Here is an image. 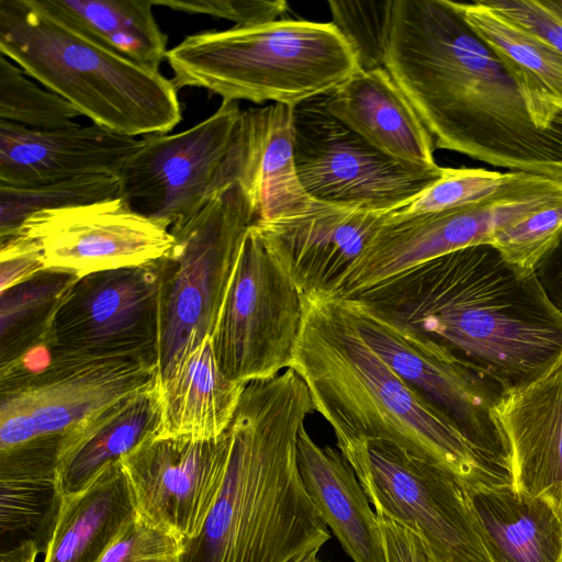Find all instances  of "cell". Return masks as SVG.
<instances>
[{"label":"cell","mask_w":562,"mask_h":562,"mask_svg":"<svg viewBox=\"0 0 562 562\" xmlns=\"http://www.w3.org/2000/svg\"><path fill=\"white\" fill-rule=\"evenodd\" d=\"M157 262L78 278L59 303L46 339L76 357H142L157 362Z\"/></svg>","instance_id":"9a60e30c"},{"label":"cell","mask_w":562,"mask_h":562,"mask_svg":"<svg viewBox=\"0 0 562 562\" xmlns=\"http://www.w3.org/2000/svg\"><path fill=\"white\" fill-rule=\"evenodd\" d=\"M244 384L221 370L206 338L161 383H158L161 419L157 437L207 440L229 427Z\"/></svg>","instance_id":"4316f807"},{"label":"cell","mask_w":562,"mask_h":562,"mask_svg":"<svg viewBox=\"0 0 562 562\" xmlns=\"http://www.w3.org/2000/svg\"><path fill=\"white\" fill-rule=\"evenodd\" d=\"M135 514L121 461H113L85 491L63 497L42 562H98Z\"/></svg>","instance_id":"83f0119b"},{"label":"cell","mask_w":562,"mask_h":562,"mask_svg":"<svg viewBox=\"0 0 562 562\" xmlns=\"http://www.w3.org/2000/svg\"><path fill=\"white\" fill-rule=\"evenodd\" d=\"M234 182L249 198L256 223L285 221L313 209L316 201L304 190L296 170L292 106L273 103L241 112L213 196Z\"/></svg>","instance_id":"ac0fdd59"},{"label":"cell","mask_w":562,"mask_h":562,"mask_svg":"<svg viewBox=\"0 0 562 562\" xmlns=\"http://www.w3.org/2000/svg\"><path fill=\"white\" fill-rule=\"evenodd\" d=\"M496 413L513 452L516 486L562 517V359L530 385L503 395Z\"/></svg>","instance_id":"44dd1931"},{"label":"cell","mask_w":562,"mask_h":562,"mask_svg":"<svg viewBox=\"0 0 562 562\" xmlns=\"http://www.w3.org/2000/svg\"><path fill=\"white\" fill-rule=\"evenodd\" d=\"M303 317L302 293L252 225L211 337L223 373L246 385L289 369Z\"/></svg>","instance_id":"9c48e42d"},{"label":"cell","mask_w":562,"mask_h":562,"mask_svg":"<svg viewBox=\"0 0 562 562\" xmlns=\"http://www.w3.org/2000/svg\"><path fill=\"white\" fill-rule=\"evenodd\" d=\"M536 274L550 300L562 312V229L539 263Z\"/></svg>","instance_id":"60d3db41"},{"label":"cell","mask_w":562,"mask_h":562,"mask_svg":"<svg viewBox=\"0 0 562 562\" xmlns=\"http://www.w3.org/2000/svg\"><path fill=\"white\" fill-rule=\"evenodd\" d=\"M228 430L207 440L147 438L121 464L136 514L183 541L195 538L220 494L229 457Z\"/></svg>","instance_id":"e0dca14e"},{"label":"cell","mask_w":562,"mask_h":562,"mask_svg":"<svg viewBox=\"0 0 562 562\" xmlns=\"http://www.w3.org/2000/svg\"><path fill=\"white\" fill-rule=\"evenodd\" d=\"M256 213L239 183L217 192L189 223L171 232V248L156 260L160 278L158 383L212 337L244 239Z\"/></svg>","instance_id":"52a82bcc"},{"label":"cell","mask_w":562,"mask_h":562,"mask_svg":"<svg viewBox=\"0 0 562 562\" xmlns=\"http://www.w3.org/2000/svg\"><path fill=\"white\" fill-rule=\"evenodd\" d=\"M297 463L308 496L350 559L387 562L378 516L342 454L318 446L304 426L297 438Z\"/></svg>","instance_id":"cb8c5ba5"},{"label":"cell","mask_w":562,"mask_h":562,"mask_svg":"<svg viewBox=\"0 0 562 562\" xmlns=\"http://www.w3.org/2000/svg\"><path fill=\"white\" fill-rule=\"evenodd\" d=\"M376 516L384 538L387 562H437L419 536L381 514Z\"/></svg>","instance_id":"ab89813d"},{"label":"cell","mask_w":562,"mask_h":562,"mask_svg":"<svg viewBox=\"0 0 562 562\" xmlns=\"http://www.w3.org/2000/svg\"><path fill=\"white\" fill-rule=\"evenodd\" d=\"M524 27L547 40L562 53V20L542 0H484Z\"/></svg>","instance_id":"f35d334b"},{"label":"cell","mask_w":562,"mask_h":562,"mask_svg":"<svg viewBox=\"0 0 562 562\" xmlns=\"http://www.w3.org/2000/svg\"><path fill=\"white\" fill-rule=\"evenodd\" d=\"M61 503L55 476L0 477V551L34 543L44 554Z\"/></svg>","instance_id":"4dcf8cb0"},{"label":"cell","mask_w":562,"mask_h":562,"mask_svg":"<svg viewBox=\"0 0 562 562\" xmlns=\"http://www.w3.org/2000/svg\"><path fill=\"white\" fill-rule=\"evenodd\" d=\"M321 548H313L305 552H302L297 557H295L291 562H323L317 553Z\"/></svg>","instance_id":"7bdbcfd3"},{"label":"cell","mask_w":562,"mask_h":562,"mask_svg":"<svg viewBox=\"0 0 562 562\" xmlns=\"http://www.w3.org/2000/svg\"><path fill=\"white\" fill-rule=\"evenodd\" d=\"M12 235L30 245L44 269L78 278L156 261L175 241L121 196L37 212Z\"/></svg>","instance_id":"2e32d148"},{"label":"cell","mask_w":562,"mask_h":562,"mask_svg":"<svg viewBox=\"0 0 562 562\" xmlns=\"http://www.w3.org/2000/svg\"><path fill=\"white\" fill-rule=\"evenodd\" d=\"M88 37L139 65L159 70L168 37L158 25L153 0H40Z\"/></svg>","instance_id":"f1b7e54d"},{"label":"cell","mask_w":562,"mask_h":562,"mask_svg":"<svg viewBox=\"0 0 562 562\" xmlns=\"http://www.w3.org/2000/svg\"><path fill=\"white\" fill-rule=\"evenodd\" d=\"M241 112L237 102L222 101L186 131L143 136L117 175L119 196L170 232L184 226L211 200Z\"/></svg>","instance_id":"5bb4252c"},{"label":"cell","mask_w":562,"mask_h":562,"mask_svg":"<svg viewBox=\"0 0 562 562\" xmlns=\"http://www.w3.org/2000/svg\"><path fill=\"white\" fill-rule=\"evenodd\" d=\"M392 0L328 1L331 23L352 48L358 69L384 68Z\"/></svg>","instance_id":"e575fe53"},{"label":"cell","mask_w":562,"mask_h":562,"mask_svg":"<svg viewBox=\"0 0 562 562\" xmlns=\"http://www.w3.org/2000/svg\"><path fill=\"white\" fill-rule=\"evenodd\" d=\"M0 53L112 132L165 134L182 119L171 79L93 41L40 0H0Z\"/></svg>","instance_id":"5b68a950"},{"label":"cell","mask_w":562,"mask_h":562,"mask_svg":"<svg viewBox=\"0 0 562 562\" xmlns=\"http://www.w3.org/2000/svg\"><path fill=\"white\" fill-rule=\"evenodd\" d=\"M304 317L290 368L346 459L370 440L458 475L465 485L506 486L454 425L363 339L342 297L302 295Z\"/></svg>","instance_id":"277c9868"},{"label":"cell","mask_w":562,"mask_h":562,"mask_svg":"<svg viewBox=\"0 0 562 562\" xmlns=\"http://www.w3.org/2000/svg\"><path fill=\"white\" fill-rule=\"evenodd\" d=\"M183 549L179 536L135 514L98 562H181Z\"/></svg>","instance_id":"8d00e7d4"},{"label":"cell","mask_w":562,"mask_h":562,"mask_svg":"<svg viewBox=\"0 0 562 562\" xmlns=\"http://www.w3.org/2000/svg\"><path fill=\"white\" fill-rule=\"evenodd\" d=\"M542 2L562 20V0H542Z\"/></svg>","instance_id":"ee69618b"},{"label":"cell","mask_w":562,"mask_h":562,"mask_svg":"<svg viewBox=\"0 0 562 562\" xmlns=\"http://www.w3.org/2000/svg\"><path fill=\"white\" fill-rule=\"evenodd\" d=\"M492 562H562V517L544 497L516 485H465Z\"/></svg>","instance_id":"484cf974"},{"label":"cell","mask_w":562,"mask_h":562,"mask_svg":"<svg viewBox=\"0 0 562 562\" xmlns=\"http://www.w3.org/2000/svg\"><path fill=\"white\" fill-rule=\"evenodd\" d=\"M342 300L370 347L454 425L505 485H516L510 443L496 413L507 392L427 337L358 299Z\"/></svg>","instance_id":"ba28073f"},{"label":"cell","mask_w":562,"mask_h":562,"mask_svg":"<svg viewBox=\"0 0 562 562\" xmlns=\"http://www.w3.org/2000/svg\"><path fill=\"white\" fill-rule=\"evenodd\" d=\"M53 352L42 372L0 383V451L60 436L116 401L158 384L157 362L150 359L76 357L54 347Z\"/></svg>","instance_id":"4fadbf2b"},{"label":"cell","mask_w":562,"mask_h":562,"mask_svg":"<svg viewBox=\"0 0 562 562\" xmlns=\"http://www.w3.org/2000/svg\"><path fill=\"white\" fill-rule=\"evenodd\" d=\"M341 123L392 159L436 169L432 138L385 68L357 70L322 95Z\"/></svg>","instance_id":"7402d4cb"},{"label":"cell","mask_w":562,"mask_h":562,"mask_svg":"<svg viewBox=\"0 0 562 562\" xmlns=\"http://www.w3.org/2000/svg\"><path fill=\"white\" fill-rule=\"evenodd\" d=\"M384 68L437 148L562 176V123L541 130L493 49L452 0H392Z\"/></svg>","instance_id":"6da1fadb"},{"label":"cell","mask_w":562,"mask_h":562,"mask_svg":"<svg viewBox=\"0 0 562 562\" xmlns=\"http://www.w3.org/2000/svg\"><path fill=\"white\" fill-rule=\"evenodd\" d=\"M80 112L67 100L27 78L14 63L0 56V120L31 128H60L76 124Z\"/></svg>","instance_id":"d6a6232c"},{"label":"cell","mask_w":562,"mask_h":562,"mask_svg":"<svg viewBox=\"0 0 562 562\" xmlns=\"http://www.w3.org/2000/svg\"><path fill=\"white\" fill-rule=\"evenodd\" d=\"M166 60L177 90L195 87L222 101L289 106L330 92L358 70L331 22L302 20L195 33L170 48Z\"/></svg>","instance_id":"8992f818"},{"label":"cell","mask_w":562,"mask_h":562,"mask_svg":"<svg viewBox=\"0 0 562 562\" xmlns=\"http://www.w3.org/2000/svg\"><path fill=\"white\" fill-rule=\"evenodd\" d=\"M561 205L562 176L527 173L517 184L474 204L417 215L387 213L337 295L351 297L432 258L490 244L503 227Z\"/></svg>","instance_id":"30bf717a"},{"label":"cell","mask_w":562,"mask_h":562,"mask_svg":"<svg viewBox=\"0 0 562 562\" xmlns=\"http://www.w3.org/2000/svg\"><path fill=\"white\" fill-rule=\"evenodd\" d=\"M387 213L315 202L304 215L254 226L300 292L338 294Z\"/></svg>","instance_id":"d6986e66"},{"label":"cell","mask_w":562,"mask_h":562,"mask_svg":"<svg viewBox=\"0 0 562 562\" xmlns=\"http://www.w3.org/2000/svg\"><path fill=\"white\" fill-rule=\"evenodd\" d=\"M160 419L157 384L116 401L65 431L56 470L61 497L85 491L109 463L157 436Z\"/></svg>","instance_id":"603a6c76"},{"label":"cell","mask_w":562,"mask_h":562,"mask_svg":"<svg viewBox=\"0 0 562 562\" xmlns=\"http://www.w3.org/2000/svg\"><path fill=\"white\" fill-rule=\"evenodd\" d=\"M41 554L34 543H25L19 547L0 551V562H36Z\"/></svg>","instance_id":"b9f144b4"},{"label":"cell","mask_w":562,"mask_h":562,"mask_svg":"<svg viewBox=\"0 0 562 562\" xmlns=\"http://www.w3.org/2000/svg\"><path fill=\"white\" fill-rule=\"evenodd\" d=\"M348 299L427 337L506 392L562 359V312L536 272L517 269L490 244L432 258Z\"/></svg>","instance_id":"7a4b0ae2"},{"label":"cell","mask_w":562,"mask_h":562,"mask_svg":"<svg viewBox=\"0 0 562 562\" xmlns=\"http://www.w3.org/2000/svg\"><path fill=\"white\" fill-rule=\"evenodd\" d=\"M296 170L315 201L389 213L437 181L442 168L422 169L384 155L337 120L315 97L292 106Z\"/></svg>","instance_id":"7c38bea8"},{"label":"cell","mask_w":562,"mask_h":562,"mask_svg":"<svg viewBox=\"0 0 562 562\" xmlns=\"http://www.w3.org/2000/svg\"><path fill=\"white\" fill-rule=\"evenodd\" d=\"M314 412L291 368L244 386L227 428L224 481L200 535L181 562H291L330 539L297 463V438Z\"/></svg>","instance_id":"3957f363"},{"label":"cell","mask_w":562,"mask_h":562,"mask_svg":"<svg viewBox=\"0 0 562 562\" xmlns=\"http://www.w3.org/2000/svg\"><path fill=\"white\" fill-rule=\"evenodd\" d=\"M153 3L175 11L229 20L239 27L277 21L289 8L283 0H153Z\"/></svg>","instance_id":"74e56055"},{"label":"cell","mask_w":562,"mask_h":562,"mask_svg":"<svg viewBox=\"0 0 562 562\" xmlns=\"http://www.w3.org/2000/svg\"><path fill=\"white\" fill-rule=\"evenodd\" d=\"M120 180L94 175L35 187L0 186V238L13 234L31 215L116 198Z\"/></svg>","instance_id":"1f68e13d"},{"label":"cell","mask_w":562,"mask_h":562,"mask_svg":"<svg viewBox=\"0 0 562 562\" xmlns=\"http://www.w3.org/2000/svg\"><path fill=\"white\" fill-rule=\"evenodd\" d=\"M562 229V205L544 209L497 231L490 245L506 261L525 272H536Z\"/></svg>","instance_id":"d590c367"},{"label":"cell","mask_w":562,"mask_h":562,"mask_svg":"<svg viewBox=\"0 0 562 562\" xmlns=\"http://www.w3.org/2000/svg\"><path fill=\"white\" fill-rule=\"evenodd\" d=\"M454 5L515 79L537 127L561 124L562 53L484 0Z\"/></svg>","instance_id":"d4e9b609"},{"label":"cell","mask_w":562,"mask_h":562,"mask_svg":"<svg viewBox=\"0 0 562 562\" xmlns=\"http://www.w3.org/2000/svg\"><path fill=\"white\" fill-rule=\"evenodd\" d=\"M140 138L97 124L31 128L0 120V186L35 187L94 175L117 176Z\"/></svg>","instance_id":"ffe728a7"},{"label":"cell","mask_w":562,"mask_h":562,"mask_svg":"<svg viewBox=\"0 0 562 562\" xmlns=\"http://www.w3.org/2000/svg\"><path fill=\"white\" fill-rule=\"evenodd\" d=\"M77 279L44 269L0 292L1 366L46 338L59 303Z\"/></svg>","instance_id":"f546056e"},{"label":"cell","mask_w":562,"mask_h":562,"mask_svg":"<svg viewBox=\"0 0 562 562\" xmlns=\"http://www.w3.org/2000/svg\"><path fill=\"white\" fill-rule=\"evenodd\" d=\"M346 461L375 513L419 536L437 562H492L458 475L382 440Z\"/></svg>","instance_id":"8fae6325"},{"label":"cell","mask_w":562,"mask_h":562,"mask_svg":"<svg viewBox=\"0 0 562 562\" xmlns=\"http://www.w3.org/2000/svg\"><path fill=\"white\" fill-rule=\"evenodd\" d=\"M528 172H497L474 168H442L441 177L391 215H417L474 204L496 195Z\"/></svg>","instance_id":"836d02e7"}]
</instances>
